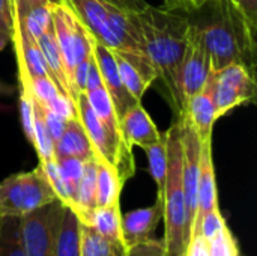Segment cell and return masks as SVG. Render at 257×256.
<instances>
[{
  "instance_id": "cell-42",
  "label": "cell",
  "mask_w": 257,
  "mask_h": 256,
  "mask_svg": "<svg viewBox=\"0 0 257 256\" xmlns=\"http://www.w3.org/2000/svg\"><path fill=\"white\" fill-rule=\"evenodd\" d=\"M233 2H236V3H238V0H233Z\"/></svg>"
},
{
  "instance_id": "cell-21",
  "label": "cell",
  "mask_w": 257,
  "mask_h": 256,
  "mask_svg": "<svg viewBox=\"0 0 257 256\" xmlns=\"http://www.w3.org/2000/svg\"><path fill=\"white\" fill-rule=\"evenodd\" d=\"M123 186L110 164L96 160V208L119 204Z\"/></svg>"
},
{
  "instance_id": "cell-9",
  "label": "cell",
  "mask_w": 257,
  "mask_h": 256,
  "mask_svg": "<svg viewBox=\"0 0 257 256\" xmlns=\"http://www.w3.org/2000/svg\"><path fill=\"white\" fill-rule=\"evenodd\" d=\"M65 207L60 201H54L21 217L26 256H53L56 229Z\"/></svg>"
},
{
  "instance_id": "cell-23",
  "label": "cell",
  "mask_w": 257,
  "mask_h": 256,
  "mask_svg": "<svg viewBox=\"0 0 257 256\" xmlns=\"http://www.w3.org/2000/svg\"><path fill=\"white\" fill-rule=\"evenodd\" d=\"M126 247L101 237L92 226L81 223L80 256H125Z\"/></svg>"
},
{
  "instance_id": "cell-35",
  "label": "cell",
  "mask_w": 257,
  "mask_h": 256,
  "mask_svg": "<svg viewBox=\"0 0 257 256\" xmlns=\"http://www.w3.org/2000/svg\"><path fill=\"white\" fill-rule=\"evenodd\" d=\"M0 26L14 29V0H0Z\"/></svg>"
},
{
  "instance_id": "cell-29",
  "label": "cell",
  "mask_w": 257,
  "mask_h": 256,
  "mask_svg": "<svg viewBox=\"0 0 257 256\" xmlns=\"http://www.w3.org/2000/svg\"><path fill=\"white\" fill-rule=\"evenodd\" d=\"M32 146L36 149V154L39 157V163H47L50 160H54V142L51 140L42 119L35 112V127H33V142Z\"/></svg>"
},
{
  "instance_id": "cell-17",
  "label": "cell",
  "mask_w": 257,
  "mask_h": 256,
  "mask_svg": "<svg viewBox=\"0 0 257 256\" xmlns=\"http://www.w3.org/2000/svg\"><path fill=\"white\" fill-rule=\"evenodd\" d=\"M36 41H38V45L42 51V56H44V60L47 63V68H48L51 78L54 80V83L57 84L60 92L63 95L69 97L74 101V104H77L74 94H72V89H71V84H69V80H68V75H66L63 57H62L60 48H59L57 41H56L53 23H51V27H48Z\"/></svg>"
},
{
  "instance_id": "cell-41",
  "label": "cell",
  "mask_w": 257,
  "mask_h": 256,
  "mask_svg": "<svg viewBox=\"0 0 257 256\" xmlns=\"http://www.w3.org/2000/svg\"><path fill=\"white\" fill-rule=\"evenodd\" d=\"M63 3H65V5H66V0H63Z\"/></svg>"
},
{
  "instance_id": "cell-26",
  "label": "cell",
  "mask_w": 257,
  "mask_h": 256,
  "mask_svg": "<svg viewBox=\"0 0 257 256\" xmlns=\"http://www.w3.org/2000/svg\"><path fill=\"white\" fill-rule=\"evenodd\" d=\"M14 17L35 39H38L48 27H51V15L48 6H33L24 11H14Z\"/></svg>"
},
{
  "instance_id": "cell-32",
  "label": "cell",
  "mask_w": 257,
  "mask_h": 256,
  "mask_svg": "<svg viewBox=\"0 0 257 256\" xmlns=\"http://www.w3.org/2000/svg\"><path fill=\"white\" fill-rule=\"evenodd\" d=\"M184 256H209V244L202 234L196 232L190 237Z\"/></svg>"
},
{
  "instance_id": "cell-15",
  "label": "cell",
  "mask_w": 257,
  "mask_h": 256,
  "mask_svg": "<svg viewBox=\"0 0 257 256\" xmlns=\"http://www.w3.org/2000/svg\"><path fill=\"white\" fill-rule=\"evenodd\" d=\"M119 124L122 136L131 148L137 146L145 149L158 142L161 137L160 130L157 128L148 112L143 109L142 103L130 109L119 121Z\"/></svg>"
},
{
  "instance_id": "cell-1",
  "label": "cell",
  "mask_w": 257,
  "mask_h": 256,
  "mask_svg": "<svg viewBox=\"0 0 257 256\" xmlns=\"http://www.w3.org/2000/svg\"><path fill=\"white\" fill-rule=\"evenodd\" d=\"M211 56V69L218 71L230 63H239L254 72L256 27L250 24L233 0H205L184 12Z\"/></svg>"
},
{
  "instance_id": "cell-28",
  "label": "cell",
  "mask_w": 257,
  "mask_h": 256,
  "mask_svg": "<svg viewBox=\"0 0 257 256\" xmlns=\"http://www.w3.org/2000/svg\"><path fill=\"white\" fill-rule=\"evenodd\" d=\"M59 164V170L60 175L65 181L68 195H69V208H72L74 205V199H75V193L83 175V166L84 161L78 160V158H57L56 160Z\"/></svg>"
},
{
  "instance_id": "cell-2",
  "label": "cell",
  "mask_w": 257,
  "mask_h": 256,
  "mask_svg": "<svg viewBox=\"0 0 257 256\" xmlns=\"http://www.w3.org/2000/svg\"><path fill=\"white\" fill-rule=\"evenodd\" d=\"M143 32L146 53L161 78L167 100L176 116L184 113L179 95V68L188 42V20L184 12L148 5L136 14Z\"/></svg>"
},
{
  "instance_id": "cell-38",
  "label": "cell",
  "mask_w": 257,
  "mask_h": 256,
  "mask_svg": "<svg viewBox=\"0 0 257 256\" xmlns=\"http://www.w3.org/2000/svg\"><path fill=\"white\" fill-rule=\"evenodd\" d=\"M54 3H63V0H14V11H24L33 6H50Z\"/></svg>"
},
{
  "instance_id": "cell-31",
  "label": "cell",
  "mask_w": 257,
  "mask_h": 256,
  "mask_svg": "<svg viewBox=\"0 0 257 256\" xmlns=\"http://www.w3.org/2000/svg\"><path fill=\"white\" fill-rule=\"evenodd\" d=\"M125 256H169L167 255V250H166V246H164V241L163 240H155L154 237L146 240V241H142V243H137V244H133L130 247H126L125 250Z\"/></svg>"
},
{
  "instance_id": "cell-13",
  "label": "cell",
  "mask_w": 257,
  "mask_h": 256,
  "mask_svg": "<svg viewBox=\"0 0 257 256\" xmlns=\"http://www.w3.org/2000/svg\"><path fill=\"white\" fill-rule=\"evenodd\" d=\"M182 116L194 128L200 142L212 139L214 125L220 118L217 115V109H215V104L212 100V89H211V84L208 80H206L203 89L200 92H197L196 95H193L187 101Z\"/></svg>"
},
{
  "instance_id": "cell-25",
  "label": "cell",
  "mask_w": 257,
  "mask_h": 256,
  "mask_svg": "<svg viewBox=\"0 0 257 256\" xmlns=\"http://www.w3.org/2000/svg\"><path fill=\"white\" fill-rule=\"evenodd\" d=\"M148 157L149 174L157 184V193L163 195L166 175H167V134L161 133V137L154 145L143 149Z\"/></svg>"
},
{
  "instance_id": "cell-36",
  "label": "cell",
  "mask_w": 257,
  "mask_h": 256,
  "mask_svg": "<svg viewBox=\"0 0 257 256\" xmlns=\"http://www.w3.org/2000/svg\"><path fill=\"white\" fill-rule=\"evenodd\" d=\"M205 0H164V6L166 9L170 11H179V12H187L190 9L197 8L199 5H202Z\"/></svg>"
},
{
  "instance_id": "cell-12",
  "label": "cell",
  "mask_w": 257,
  "mask_h": 256,
  "mask_svg": "<svg viewBox=\"0 0 257 256\" xmlns=\"http://www.w3.org/2000/svg\"><path fill=\"white\" fill-rule=\"evenodd\" d=\"M163 195L157 193V201L152 205L133 210L122 216V238L125 247L152 238L154 231L163 220Z\"/></svg>"
},
{
  "instance_id": "cell-27",
  "label": "cell",
  "mask_w": 257,
  "mask_h": 256,
  "mask_svg": "<svg viewBox=\"0 0 257 256\" xmlns=\"http://www.w3.org/2000/svg\"><path fill=\"white\" fill-rule=\"evenodd\" d=\"M114 57H116L119 75H120V80H122L123 86L126 88V91H128L139 103H142V98H143L145 92H146L151 86L143 80V77H142L140 72L134 68V65L130 63L123 56L114 53Z\"/></svg>"
},
{
  "instance_id": "cell-19",
  "label": "cell",
  "mask_w": 257,
  "mask_h": 256,
  "mask_svg": "<svg viewBox=\"0 0 257 256\" xmlns=\"http://www.w3.org/2000/svg\"><path fill=\"white\" fill-rule=\"evenodd\" d=\"M81 222L75 213L65 207L57 223L53 256H80Z\"/></svg>"
},
{
  "instance_id": "cell-3",
  "label": "cell",
  "mask_w": 257,
  "mask_h": 256,
  "mask_svg": "<svg viewBox=\"0 0 257 256\" xmlns=\"http://www.w3.org/2000/svg\"><path fill=\"white\" fill-rule=\"evenodd\" d=\"M77 18L101 45L123 56L152 86L157 72L146 53L139 18L102 0H66Z\"/></svg>"
},
{
  "instance_id": "cell-6",
  "label": "cell",
  "mask_w": 257,
  "mask_h": 256,
  "mask_svg": "<svg viewBox=\"0 0 257 256\" xmlns=\"http://www.w3.org/2000/svg\"><path fill=\"white\" fill-rule=\"evenodd\" d=\"M77 113L92 143L96 160L110 164L116 170L120 181L125 184L136 174L133 148L123 139H119L108 131V128L92 110L84 94L78 95Z\"/></svg>"
},
{
  "instance_id": "cell-7",
  "label": "cell",
  "mask_w": 257,
  "mask_h": 256,
  "mask_svg": "<svg viewBox=\"0 0 257 256\" xmlns=\"http://www.w3.org/2000/svg\"><path fill=\"white\" fill-rule=\"evenodd\" d=\"M50 15L53 23V30L56 35L57 45L60 48L63 65L66 69V75L71 84L72 74L78 63L86 60L92 53L93 36L83 26V23L77 18L74 11L65 3L50 5ZM72 89V86H71ZM74 94V92H72ZM75 98V95H74ZM77 103V98H75ZM77 107V104H75Z\"/></svg>"
},
{
  "instance_id": "cell-8",
  "label": "cell",
  "mask_w": 257,
  "mask_h": 256,
  "mask_svg": "<svg viewBox=\"0 0 257 256\" xmlns=\"http://www.w3.org/2000/svg\"><path fill=\"white\" fill-rule=\"evenodd\" d=\"M208 81L212 89V100L218 118L256 100L254 72L244 65L230 63L218 71L211 69Z\"/></svg>"
},
{
  "instance_id": "cell-16",
  "label": "cell",
  "mask_w": 257,
  "mask_h": 256,
  "mask_svg": "<svg viewBox=\"0 0 257 256\" xmlns=\"http://www.w3.org/2000/svg\"><path fill=\"white\" fill-rule=\"evenodd\" d=\"M54 157L57 158H78L87 161L96 158L92 143L78 116L66 121L65 130L54 143Z\"/></svg>"
},
{
  "instance_id": "cell-10",
  "label": "cell",
  "mask_w": 257,
  "mask_h": 256,
  "mask_svg": "<svg viewBox=\"0 0 257 256\" xmlns=\"http://www.w3.org/2000/svg\"><path fill=\"white\" fill-rule=\"evenodd\" d=\"M190 24V23H188ZM211 72V56L200 33L190 26L188 42L179 68V95L185 109L187 101L200 92Z\"/></svg>"
},
{
  "instance_id": "cell-39",
  "label": "cell",
  "mask_w": 257,
  "mask_h": 256,
  "mask_svg": "<svg viewBox=\"0 0 257 256\" xmlns=\"http://www.w3.org/2000/svg\"><path fill=\"white\" fill-rule=\"evenodd\" d=\"M12 32H14V29H8V27L0 26V51L11 42V39H12Z\"/></svg>"
},
{
  "instance_id": "cell-22",
  "label": "cell",
  "mask_w": 257,
  "mask_h": 256,
  "mask_svg": "<svg viewBox=\"0 0 257 256\" xmlns=\"http://www.w3.org/2000/svg\"><path fill=\"white\" fill-rule=\"evenodd\" d=\"M92 110L95 112V115L101 119V122L108 128V131L119 137V139H123L122 136V131H120V124H119V118L116 115V110H114V106L111 103V98L110 95L107 94L104 84L101 88H96L93 91H89V92H84ZM125 140V139H123Z\"/></svg>"
},
{
  "instance_id": "cell-14",
  "label": "cell",
  "mask_w": 257,
  "mask_h": 256,
  "mask_svg": "<svg viewBox=\"0 0 257 256\" xmlns=\"http://www.w3.org/2000/svg\"><path fill=\"white\" fill-rule=\"evenodd\" d=\"M215 208H220V207H218L215 167H214V158H212V139H211V140L202 142L200 174H199V186H197V213L194 217L191 232L197 226L200 219Z\"/></svg>"
},
{
  "instance_id": "cell-30",
  "label": "cell",
  "mask_w": 257,
  "mask_h": 256,
  "mask_svg": "<svg viewBox=\"0 0 257 256\" xmlns=\"http://www.w3.org/2000/svg\"><path fill=\"white\" fill-rule=\"evenodd\" d=\"M208 244L209 256H241L238 241L229 226H224L212 240L208 241Z\"/></svg>"
},
{
  "instance_id": "cell-33",
  "label": "cell",
  "mask_w": 257,
  "mask_h": 256,
  "mask_svg": "<svg viewBox=\"0 0 257 256\" xmlns=\"http://www.w3.org/2000/svg\"><path fill=\"white\" fill-rule=\"evenodd\" d=\"M95 39V38H93ZM102 86V78H101V72H99V68H98V63H96V59L93 56V50H92V54H90V59H89V66H87V75H86V88H84V92H89V91H93L96 88H101Z\"/></svg>"
},
{
  "instance_id": "cell-5",
  "label": "cell",
  "mask_w": 257,
  "mask_h": 256,
  "mask_svg": "<svg viewBox=\"0 0 257 256\" xmlns=\"http://www.w3.org/2000/svg\"><path fill=\"white\" fill-rule=\"evenodd\" d=\"M54 201L59 199L39 164L0 181V216L23 217Z\"/></svg>"
},
{
  "instance_id": "cell-20",
  "label": "cell",
  "mask_w": 257,
  "mask_h": 256,
  "mask_svg": "<svg viewBox=\"0 0 257 256\" xmlns=\"http://www.w3.org/2000/svg\"><path fill=\"white\" fill-rule=\"evenodd\" d=\"M87 226H92L101 237L123 244L122 238V214L119 204L108 205V207H99L95 208V211L90 216V220ZM125 246V244H123Z\"/></svg>"
},
{
  "instance_id": "cell-34",
  "label": "cell",
  "mask_w": 257,
  "mask_h": 256,
  "mask_svg": "<svg viewBox=\"0 0 257 256\" xmlns=\"http://www.w3.org/2000/svg\"><path fill=\"white\" fill-rule=\"evenodd\" d=\"M102 2L110 3V5L116 6L117 9H122L125 12H133V14L143 11L149 5L146 0H102Z\"/></svg>"
},
{
  "instance_id": "cell-24",
  "label": "cell",
  "mask_w": 257,
  "mask_h": 256,
  "mask_svg": "<svg viewBox=\"0 0 257 256\" xmlns=\"http://www.w3.org/2000/svg\"><path fill=\"white\" fill-rule=\"evenodd\" d=\"M0 256H26L21 217L0 216Z\"/></svg>"
},
{
  "instance_id": "cell-4",
  "label": "cell",
  "mask_w": 257,
  "mask_h": 256,
  "mask_svg": "<svg viewBox=\"0 0 257 256\" xmlns=\"http://www.w3.org/2000/svg\"><path fill=\"white\" fill-rule=\"evenodd\" d=\"M167 134V175L163 189L164 205V246L169 256H184L190 237L191 222L182 186V142L176 119Z\"/></svg>"
},
{
  "instance_id": "cell-37",
  "label": "cell",
  "mask_w": 257,
  "mask_h": 256,
  "mask_svg": "<svg viewBox=\"0 0 257 256\" xmlns=\"http://www.w3.org/2000/svg\"><path fill=\"white\" fill-rule=\"evenodd\" d=\"M238 6L250 21L251 26H257V0H238Z\"/></svg>"
},
{
  "instance_id": "cell-18",
  "label": "cell",
  "mask_w": 257,
  "mask_h": 256,
  "mask_svg": "<svg viewBox=\"0 0 257 256\" xmlns=\"http://www.w3.org/2000/svg\"><path fill=\"white\" fill-rule=\"evenodd\" d=\"M96 208V158L84 161L83 175L75 193L72 211L83 225H87Z\"/></svg>"
},
{
  "instance_id": "cell-40",
  "label": "cell",
  "mask_w": 257,
  "mask_h": 256,
  "mask_svg": "<svg viewBox=\"0 0 257 256\" xmlns=\"http://www.w3.org/2000/svg\"><path fill=\"white\" fill-rule=\"evenodd\" d=\"M14 92V86H11V84H6V83H3V81H0V95H3V94H12Z\"/></svg>"
},
{
  "instance_id": "cell-11",
  "label": "cell",
  "mask_w": 257,
  "mask_h": 256,
  "mask_svg": "<svg viewBox=\"0 0 257 256\" xmlns=\"http://www.w3.org/2000/svg\"><path fill=\"white\" fill-rule=\"evenodd\" d=\"M92 50H93V56L96 59L99 72H101L102 84H104L107 94L110 95L111 103L116 110V115L120 121L130 109H133L136 104H139V101L123 86L120 75H119L114 53L111 50H108L107 47L101 45L95 39L92 44Z\"/></svg>"
}]
</instances>
